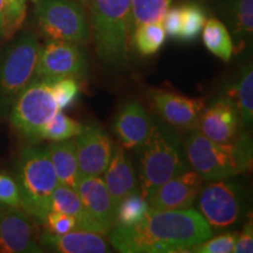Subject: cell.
Wrapping results in <instances>:
<instances>
[{
  "instance_id": "6da1fadb",
  "label": "cell",
  "mask_w": 253,
  "mask_h": 253,
  "mask_svg": "<svg viewBox=\"0 0 253 253\" xmlns=\"http://www.w3.org/2000/svg\"><path fill=\"white\" fill-rule=\"evenodd\" d=\"M201 212L191 207L178 210L150 209L132 225L115 224L110 244L122 253L190 252L213 236Z\"/></svg>"
},
{
  "instance_id": "7a4b0ae2",
  "label": "cell",
  "mask_w": 253,
  "mask_h": 253,
  "mask_svg": "<svg viewBox=\"0 0 253 253\" xmlns=\"http://www.w3.org/2000/svg\"><path fill=\"white\" fill-rule=\"evenodd\" d=\"M184 150L189 166L205 182L230 178L252 169V142L244 130L233 141L220 143L208 138L197 128L191 129Z\"/></svg>"
},
{
  "instance_id": "3957f363",
  "label": "cell",
  "mask_w": 253,
  "mask_h": 253,
  "mask_svg": "<svg viewBox=\"0 0 253 253\" xmlns=\"http://www.w3.org/2000/svg\"><path fill=\"white\" fill-rule=\"evenodd\" d=\"M140 149L138 182L145 198L163 183L190 169L181 137L162 120L153 119L149 135Z\"/></svg>"
},
{
  "instance_id": "277c9868",
  "label": "cell",
  "mask_w": 253,
  "mask_h": 253,
  "mask_svg": "<svg viewBox=\"0 0 253 253\" xmlns=\"http://www.w3.org/2000/svg\"><path fill=\"white\" fill-rule=\"evenodd\" d=\"M95 52L104 63L123 67L128 61L131 0H89Z\"/></svg>"
},
{
  "instance_id": "5b68a950",
  "label": "cell",
  "mask_w": 253,
  "mask_h": 253,
  "mask_svg": "<svg viewBox=\"0 0 253 253\" xmlns=\"http://www.w3.org/2000/svg\"><path fill=\"white\" fill-rule=\"evenodd\" d=\"M17 179L21 209L43 223L50 211V201L59 182L46 148L26 147L17 162Z\"/></svg>"
},
{
  "instance_id": "8992f818",
  "label": "cell",
  "mask_w": 253,
  "mask_h": 253,
  "mask_svg": "<svg viewBox=\"0 0 253 253\" xmlns=\"http://www.w3.org/2000/svg\"><path fill=\"white\" fill-rule=\"evenodd\" d=\"M36 18L49 40L84 45L91 40L90 23L78 0H37Z\"/></svg>"
},
{
  "instance_id": "52a82bcc",
  "label": "cell",
  "mask_w": 253,
  "mask_h": 253,
  "mask_svg": "<svg viewBox=\"0 0 253 253\" xmlns=\"http://www.w3.org/2000/svg\"><path fill=\"white\" fill-rule=\"evenodd\" d=\"M53 79L33 78L12 103V126L21 136L37 141L39 131L59 108L52 94Z\"/></svg>"
},
{
  "instance_id": "ba28073f",
  "label": "cell",
  "mask_w": 253,
  "mask_h": 253,
  "mask_svg": "<svg viewBox=\"0 0 253 253\" xmlns=\"http://www.w3.org/2000/svg\"><path fill=\"white\" fill-rule=\"evenodd\" d=\"M41 45L36 34H23L0 58V102L11 106L19 93L33 80Z\"/></svg>"
},
{
  "instance_id": "9c48e42d",
  "label": "cell",
  "mask_w": 253,
  "mask_h": 253,
  "mask_svg": "<svg viewBox=\"0 0 253 253\" xmlns=\"http://www.w3.org/2000/svg\"><path fill=\"white\" fill-rule=\"evenodd\" d=\"M248 207V191L243 185L225 179L202 186L198 195L199 212L214 231L238 224Z\"/></svg>"
},
{
  "instance_id": "30bf717a",
  "label": "cell",
  "mask_w": 253,
  "mask_h": 253,
  "mask_svg": "<svg viewBox=\"0 0 253 253\" xmlns=\"http://www.w3.org/2000/svg\"><path fill=\"white\" fill-rule=\"evenodd\" d=\"M89 71L87 56L79 45L48 40L41 47L34 78L84 79Z\"/></svg>"
},
{
  "instance_id": "8fae6325",
  "label": "cell",
  "mask_w": 253,
  "mask_h": 253,
  "mask_svg": "<svg viewBox=\"0 0 253 253\" xmlns=\"http://www.w3.org/2000/svg\"><path fill=\"white\" fill-rule=\"evenodd\" d=\"M75 148L80 176H102L114 149L108 132L97 123H87L77 135Z\"/></svg>"
},
{
  "instance_id": "7c38bea8",
  "label": "cell",
  "mask_w": 253,
  "mask_h": 253,
  "mask_svg": "<svg viewBox=\"0 0 253 253\" xmlns=\"http://www.w3.org/2000/svg\"><path fill=\"white\" fill-rule=\"evenodd\" d=\"M149 101L160 119L176 130L197 128L199 116L205 108L203 100L190 99L172 91L160 89L149 90Z\"/></svg>"
},
{
  "instance_id": "4fadbf2b",
  "label": "cell",
  "mask_w": 253,
  "mask_h": 253,
  "mask_svg": "<svg viewBox=\"0 0 253 253\" xmlns=\"http://www.w3.org/2000/svg\"><path fill=\"white\" fill-rule=\"evenodd\" d=\"M197 129L214 142H231L243 131L242 121L235 101L230 96H220L199 116Z\"/></svg>"
},
{
  "instance_id": "5bb4252c",
  "label": "cell",
  "mask_w": 253,
  "mask_h": 253,
  "mask_svg": "<svg viewBox=\"0 0 253 253\" xmlns=\"http://www.w3.org/2000/svg\"><path fill=\"white\" fill-rule=\"evenodd\" d=\"M203 182L195 170H185L155 189L147 197L148 204L154 210L190 208L198 197Z\"/></svg>"
},
{
  "instance_id": "9a60e30c",
  "label": "cell",
  "mask_w": 253,
  "mask_h": 253,
  "mask_svg": "<svg viewBox=\"0 0 253 253\" xmlns=\"http://www.w3.org/2000/svg\"><path fill=\"white\" fill-rule=\"evenodd\" d=\"M41 252L28 214L19 208L0 204V253Z\"/></svg>"
},
{
  "instance_id": "2e32d148",
  "label": "cell",
  "mask_w": 253,
  "mask_h": 253,
  "mask_svg": "<svg viewBox=\"0 0 253 253\" xmlns=\"http://www.w3.org/2000/svg\"><path fill=\"white\" fill-rule=\"evenodd\" d=\"M84 208L99 224L103 236L109 235L115 225V208L101 176H81L77 185Z\"/></svg>"
},
{
  "instance_id": "e0dca14e",
  "label": "cell",
  "mask_w": 253,
  "mask_h": 253,
  "mask_svg": "<svg viewBox=\"0 0 253 253\" xmlns=\"http://www.w3.org/2000/svg\"><path fill=\"white\" fill-rule=\"evenodd\" d=\"M153 125V118L138 101H129L119 110L113 130L120 143L126 149H140Z\"/></svg>"
},
{
  "instance_id": "ac0fdd59",
  "label": "cell",
  "mask_w": 253,
  "mask_h": 253,
  "mask_svg": "<svg viewBox=\"0 0 253 253\" xmlns=\"http://www.w3.org/2000/svg\"><path fill=\"white\" fill-rule=\"evenodd\" d=\"M103 182L115 210L118 204L126 196L137 192L141 194L140 182L134 166L122 145H114L112 160L103 172Z\"/></svg>"
},
{
  "instance_id": "d6986e66",
  "label": "cell",
  "mask_w": 253,
  "mask_h": 253,
  "mask_svg": "<svg viewBox=\"0 0 253 253\" xmlns=\"http://www.w3.org/2000/svg\"><path fill=\"white\" fill-rule=\"evenodd\" d=\"M104 236L84 230H73L62 235L43 233L40 242L45 248L60 253H106L109 252Z\"/></svg>"
},
{
  "instance_id": "ffe728a7",
  "label": "cell",
  "mask_w": 253,
  "mask_h": 253,
  "mask_svg": "<svg viewBox=\"0 0 253 253\" xmlns=\"http://www.w3.org/2000/svg\"><path fill=\"white\" fill-rule=\"evenodd\" d=\"M50 211H58L74 218L77 230L89 231L103 236L99 224L91 218L75 189L58 184L52 195Z\"/></svg>"
},
{
  "instance_id": "44dd1931",
  "label": "cell",
  "mask_w": 253,
  "mask_h": 253,
  "mask_svg": "<svg viewBox=\"0 0 253 253\" xmlns=\"http://www.w3.org/2000/svg\"><path fill=\"white\" fill-rule=\"evenodd\" d=\"M46 149L54 168L59 184L77 189L81 176L79 172L75 140L68 138L65 141L53 142L46 147Z\"/></svg>"
},
{
  "instance_id": "7402d4cb",
  "label": "cell",
  "mask_w": 253,
  "mask_h": 253,
  "mask_svg": "<svg viewBox=\"0 0 253 253\" xmlns=\"http://www.w3.org/2000/svg\"><path fill=\"white\" fill-rule=\"evenodd\" d=\"M226 19L236 39L235 49L242 48L253 32V0H226L223 7Z\"/></svg>"
},
{
  "instance_id": "603a6c76",
  "label": "cell",
  "mask_w": 253,
  "mask_h": 253,
  "mask_svg": "<svg viewBox=\"0 0 253 253\" xmlns=\"http://www.w3.org/2000/svg\"><path fill=\"white\" fill-rule=\"evenodd\" d=\"M203 42L207 48L223 61H230L235 52V45L227 27L216 18L205 21L203 27Z\"/></svg>"
},
{
  "instance_id": "cb8c5ba5",
  "label": "cell",
  "mask_w": 253,
  "mask_h": 253,
  "mask_svg": "<svg viewBox=\"0 0 253 253\" xmlns=\"http://www.w3.org/2000/svg\"><path fill=\"white\" fill-rule=\"evenodd\" d=\"M230 97L238 108L240 121L246 130L252 128L253 123V69L252 65H246L242 69L238 84L231 89Z\"/></svg>"
},
{
  "instance_id": "d4e9b609",
  "label": "cell",
  "mask_w": 253,
  "mask_h": 253,
  "mask_svg": "<svg viewBox=\"0 0 253 253\" xmlns=\"http://www.w3.org/2000/svg\"><path fill=\"white\" fill-rule=\"evenodd\" d=\"M131 43L143 56L154 55L161 49L167 39V33L161 21L138 25L130 34Z\"/></svg>"
},
{
  "instance_id": "484cf974",
  "label": "cell",
  "mask_w": 253,
  "mask_h": 253,
  "mask_svg": "<svg viewBox=\"0 0 253 253\" xmlns=\"http://www.w3.org/2000/svg\"><path fill=\"white\" fill-rule=\"evenodd\" d=\"M172 0H131L130 37L131 32L138 25L162 21L164 14L169 9Z\"/></svg>"
},
{
  "instance_id": "4316f807",
  "label": "cell",
  "mask_w": 253,
  "mask_h": 253,
  "mask_svg": "<svg viewBox=\"0 0 253 253\" xmlns=\"http://www.w3.org/2000/svg\"><path fill=\"white\" fill-rule=\"evenodd\" d=\"M82 125L62 112L58 110L52 119L41 128L38 140H49L52 142L65 141L74 137L81 131Z\"/></svg>"
},
{
  "instance_id": "83f0119b",
  "label": "cell",
  "mask_w": 253,
  "mask_h": 253,
  "mask_svg": "<svg viewBox=\"0 0 253 253\" xmlns=\"http://www.w3.org/2000/svg\"><path fill=\"white\" fill-rule=\"evenodd\" d=\"M150 210L147 198L140 192L126 196L118 204L115 210V224L132 225L140 221Z\"/></svg>"
},
{
  "instance_id": "f1b7e54d",
  "label": "cell",
  "mask_w": 253,
  "mask_h": 253,
  "mask_svg": "<svg viewBox=\"0 0 253 253\" xmlns=\"http://www.w3.org/2000/svg\"><path fill=\"white\" fill-rule=\"evenodd\" d=\"M181 41H191L198 37L203 30L207 14L201 5L196 2H188L181 5Z\"/></svg>"
},
{
  "instance_id": "f546056e",
  "label": "cell",
  "mask_w": 253,
  "mask_h": 253,
  "mask_svg": "<svg viewBox=\"0 0 253 253\" xmlns=\"http://www.w3.org/2000/svg\"><path fill=\"white\" fill-rule=\"evenodd\" d=\"M26 18V1L24 0H4V18L1 36L11 39L23 26Z\"/></svg>"
},
{
  "instance_id": "4dcf8cb0",
  "label": "cell",
  "mask_w": 253,
  "mask_h": 253,
  "mask_svg": "<svg viewBox=\"0 0 253 253\" xmlns=\"http://www.w3.org/2000/svg\"><path fill=\"white\" fill-rule=\"evenodd\" d=\"M80 84L75 78H58L52 81V94L59 110L71 107L78 99Z\"/></svg>"
},
{
  "instance_id": "1f68e13d",
  "label": "cell",
  "mask_w": 253,
  "mask_h": 253,
  "mask_svg": "<svg viewBox=\"0 0 253 253\" xmlns=\"http://www.w3.org/2000/svg\"><path fill=\"white\" fill-rule=\"evenodd\" d=\"M238 232H225L217 237H211L201 244L196 245L190 252L197 253H230L233 251Z\"/></svg>"
},
{
  "instance_id": "d6a6232c",
  "label": "cell",
  "mask_w": 253,
  "mask_h": 253,
  "mask_svg": "<svg viewBox=\"0 0 253 253\" xmlns=\"http://www.w3.org/2000/svg\"><path fill=\"white\" fill-rule=\"evenodd\" d=\"M0 204L21 209V196L17 179L5 171L0 172Z\"/></svg>"
},
{
  "instance_id": "836d02e7",
  "label": "cell",
  "mask_w": 253,
  "mask_h": 253,
  "mask_svg": "<svg viewBox=\"0 0 253 253\" xmlns=\"http://www.w3.org/2000/svg\"><path fill=\"white\" fill-rule=\"evenodd\" d=\"M43 224L50 233L55 235H62L69 231L77 230V221L74 218L58 211H49L43 220Z\"/></svg>"
},
{
  "instance_id": "e575fe53",
  "label": "cell",
  "mask_w": 253,
  "mask_h": 253,
  "mask_svg": "<svg viewBox=\"0 0 253 253\" xmlns=\"http://www.w3.org/2000/svg\"><path fill=\"white\" fill-rule=\"evenodd\" d=\"M161 23L163 25L167 36L178 40L179 34H181V8L179 6L169 7Z\"/></svg>"
},
{
  "instance_id": "d590c367",
  "label": "cell",
  "mask_w": 253,
  "mask_h": 253,
  "mask_svg": "<svg viewBox=\"0 0 253 253\" xmlns=\"http://www.w3.org/2000/svg\"><path fill=\"white\" fill-rule=\"evenodd\" d=\"M236 253H252L253 252V223L252 219H250L245 224L242 233L238 235V238L236 240L233 251Z\"/></svg>"
},
{
  "instance_id": "8d00e7d4",
  "label": "cell",
  "mask_w": 253,
  "mask_h": 253,
  "mask_svg": "<svg viewBox=\"0 0 253 253\" xmlns=\"http://www.w3.org/2000/svg\"><path fill=\"white\" fill-rule=\"evenodd\" d=\"M2 18H4V0H0V36H1Z\"/></svg>"
},
{
  "instance_id": "74e56055",
  "label": "cell",
  "mask_w": 253,
  "mask_h": 253,
  "mask_svg": "<svg viewBox=\"0 0 253 253\" xmlns=\"http://www.w3.org/2000/svg\"><path fill=\"white\" fill-rule=\"evenodd\" d=\"M79 2H81V4H84V2H86V1H89V0H78Z\"/></svg>"
},
{
  "instance_id": "f35d334b",
  "label": "cell",
  "mask_w": 253,
  "mask_h": 253,
  "mask_svg": "<svg viewBox=\"0 0 253 253\" xmlns=\"http://www.w3.org/2000/svg\"><path fill=\"white\" fill-rule=\"evenodd\" d=\"M24 1H27V0H24ZM31 1H37V0H31Z\"/></svg>"
}]
</instances>
